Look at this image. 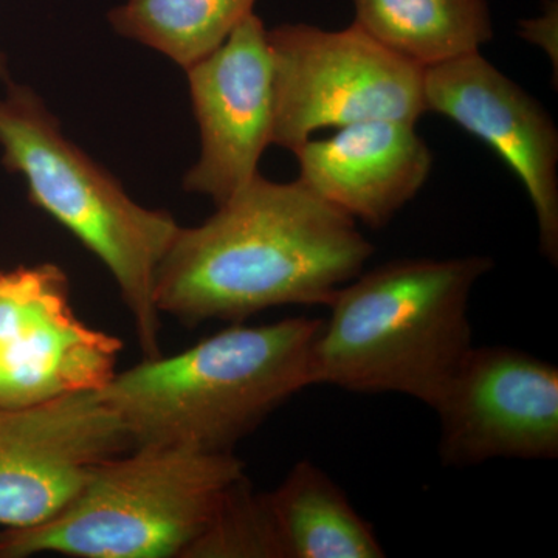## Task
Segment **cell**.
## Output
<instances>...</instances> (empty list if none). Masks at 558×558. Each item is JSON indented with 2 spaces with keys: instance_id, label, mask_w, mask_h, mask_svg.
<instances>
[{
  "instance_id": "obj_6",
  "label": "cell",
  "mask_w": 558,
  "mask_h": 558,
  "mask_svg": "<svg viewBox=\"0 0 558 558\" xmlns=\"http://www.w3.org/2000/svg\"><path fill=\"white\" fill-rule=\"evenodd\" d=\"M274 64L271 145L290 153L326 128L366 120L417 124L425 70L352 22L343 31L284 24L267 31Z\"/></svg>"
},
{
  "instance_id": "obj_9",
  "label": "cell",
  "mask_w": 558,
  "mask_h": 558,
  "mask_svg": "<svg viewBox=\"0 0 558 558\" xmlns=\"http://www.w3.org/2000/svg\"><path fill=\"white\" fill-rule=\"evenodd\" d=\"M131 449L130 433L100 392L0 407V526L51 519L101 462Z\"/></svg>"
},
{
  "instance_id": "obj_5",
  "label": "cell",
  "mask_w": 558,
  "mask_h": 558,
  "mask_svg": "<svg viewBox=\"0 0 558 558\" xmlns=\"http://www.w3.org/2000/svg\"><path fill=\"white\" fill-rule=\"evenodd\" d=\"M244 475L233 453L134 447L101 462L51 519L0 529V558H186Z\"/></svg>"
},
{
  "instance_id": "obj_14",
  "label": "cell",
  "mask_w": 558,
  "mask_h": 558,
  "mask_svg": "<svg viewBox=\"0 0 558 558\" xmlns=\"http://www.w3.org/2000/svg\"><path fill=\"white\" fill-rule=\"evenodd\" d=\"M357 24L422 69L480 51L494 38L487 0H352Z\"/></svg>"
},
{
  "instance_id": "obj_18",
  "label": "cell",
  "mask_w": 558,
  "mask_h": 558,
  "mask_svg": "<svg viewBox=\"0 0 558 558\" xmlns=\"http://www.w3.org/2000/svg\"><path fill=\"white\" fill-rule=\"evenodd\" d=\"M0 78L5 81V83H9L10 81L9 70H7L5 58H3L2 53H0Z\"/></svg>"
},
{
  "instance_id": "obj_13",
  "label": "cell",
  "mask_w": 558,
  "mask_h": 558,
  "mask_svg": "<svg viewBox=\"0 0 558 558\" xmlns=\"http://www.w3.org/2000/svg\"><path fill=\"white\" fill-rule=\"evenodd\" d=\"M266 498L284 558L385 557L373 526L343 488L307 459Z\"/></svg>"
},
{
  "instance_id": "obj_2",
  "label": "cell",
  "mask_w": 558,
  "mask_h": 558,
  "mask_svg": "<svg viewBox=\"0 0 558 558\" xmlns=\"http://www.w3.org/2000/svg\"><path fill=\"white\" fill-rule=\"evenodd\" d=\"M488 256L389 260L329 303L311 352V385L409 396L429 409L473 348L470 296Z\"/></svg>"
},
{
  "instance_id": "obj_15",
  "label": "cell",
  "mask_w": 558,
  "mask_h": 558,
  "mask_svg": "<svg viewBox=\"0 0 558 558\" xmlns=\"http://www.w3.org/2000/svg\"><path fill=\"white\" fill-rule=\"evenodd\" d=\"M256 0H128L110 11L113 31L183 70L226 43Z\"/></svg>"
},
{
  "instance_id": "obj_3",
  "label": "cell",
  "mask_w": 558,
  "mask_h": 558,
  "mask_svg": "<svg viewBox=\"0 0 558 558\" xmlns=\"http://www.w3.org/2000/svg\"><path fill=\"white\" fill-rule=\"evenodd\" d=\"M322 318L233 323L179 354L143 359L117 373L100 398L134 447L233 453L234 446L311 385Z\"/></svg>"
},
{
  "instance_id": "obj_10",
  "label": "cell",
  "mask_w": 558,
  "mask_h": 558,
  "mask_svg": "<svg viewBox=\"0 0 558 558\" xmlns=\"http://www.w3.org/2000/svg\"><path fill=\"white\" fill-rule=\"evenodd\" d=\"M185 72L201 154L183 190L220 205L259 174L260 156L271 145L274 64L266 25L250 14Z\"/></svg>"
},
{
  "instance_id": "obj_1",
  "label": "cell",
  "mask_w": 558,
  "mask_h": 558,
  "mask_svg": "<svg viewBox=\"0 0 558 558\" xmlns=\"http://www.w3.org/2000/svg\"><path fill=\"white\" fill-rule=\"evenodd\" d=\"M201 226L180 227L156 303L182 325L242 323L282 306H329L374 247L357 222L300 182L258 174Z\"/></svg>"
},
{
  "instance_id": "obj_4",
  "label": "cell",
  "mask_w": 558,
  "mask_h": 558,
  "mask_svg": "<svg viewBox=\"0 0 558 558\" xmlns=\"http://www.w3.org/2000/svg\"><path fill=\"white\" fill-rule=\"evenodd\" d=\"M0 98L3 167L20 174L32 204L105 264L134 319L143 359L161 355L159 267L180 229L170 213L128 196L119 180L61 131L31 89L9 81Z\"/></svg>"
},
{
  "instance_id": "obj_11",
  "label": "cell",
  "mask_w": 558,
  "mask_h": 558,
  "mask_svg": "<svg viewBox=\"0 0 558 558\" xmlns=\"http://www.w3.org/2000/svg\"><path fill=\"white\" fill-rule=\"evenodd\" d=\"M427 112L486 143L523 183L539 252L558 264V131L548 110L480 51L424 72Z\"/></svg>"
},
{
  "instance_id": "obj_16",
  "label": "cell",
  "mask_w": 558,
  "mask_h": 558,
  "mask_svg": "<svg viewBox=\"0 0 558 558\" xmlns=\"http://www.w3.org/2000/svg\"><path fill=\"white\" fill-rule=\"evenodd\" d=\"M186 558H284L266 492L238 480Z\"/></svg>"
},
{
  "instance_id": "obj_7",
  "label": "cell",
  "mask_w": 558,
  "mask_h": 558,
  "mask_svg": "<svg viewBox=\"0 0 558 558\" xmlns=\"http://www.w3.org/2000/svg\"><path fill=\"white\" fill-rule=\"evenodd\" d=\"M123 341L76 317L68 274L43 263L0 270V407L101 392Z\"/></svg>"
},
{
  "instance_id": "obj_12",
  "label": "cell",
  "mask_w": 558,
  "mask_h": 558,
  "mask_svg": "<svg viewBox=\"0 0 558 558\" xmlns=\"http://www.w3.org/2000/svg\"><path fill=\"white\" fill-rule=\"evenodd\" d=\"M300 182L341 213L385 229L432 174L433 154L416 124L366 120L293 150Z\"/></svg>"
},
{
  "instance_id": "obj_17",
  "label": "cell",
  "mask_w": 558,
  "mask_h": 558,
  "mask_svg": "<svg viewBox=\"0 0 558 558\" xmlns=\"http://www.w3.org/2000/svg\"><path fill=\"white\" fill-rule=\"evenodd\" d=\"M520 35L527 43L543 47L550 60L557 61V3H549L545 16L521 22Z\"/></svg>"
},
{
  "instance_id": "obj_8",
  "label": "cell",
  "mask_w": 558,
  "mask_h": 558,
  "mask_svg": "<svg viewBox=\"0 0 558 558\" xmlns=\"http://www.w3.org/2000/svg\"><path fill=\"white\" fill-rule=\"evenodd\" d=\"M433 410L449 468L558 457V368L520 349L473 344Z\"/></svg>"
}]
</instances>
